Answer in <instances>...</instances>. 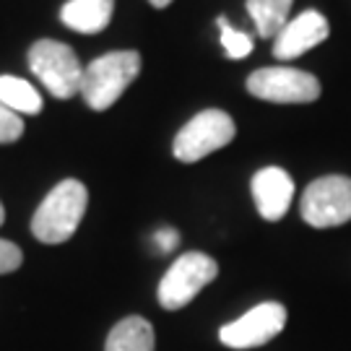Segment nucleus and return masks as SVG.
<instances>
[{"label": "nucleus", "instance_id": "3", "mask_svg": "<svg viewBox=\"0 0 351 351\" xmlns=\"http://www.w3.org/2000/svg\"><path fill=\"white\" fill-rule=\"evenodd\" d=\"M29 68L58 99H71L81 91L84 68L71 45L58 39H39L29 50Z\"/></svg>", "mask_w": 351, "mask_h": 351}, {"label": "nucleus", "instance_id": "5", "mask_svg": "<svg viewBox=\"0 0 351 351\" xmlns=\"http://www.w3.org/2000/svg\"><path fill=\"white\" fill-rule=\"evenodd\" d=\"M219 276V265L206 252H185L180 255L159 284V302L164 310H180L195 300Z\"/></svg>", "mask_w": 351, "mask_h": 351}, {"label": "nucleus", "instance_id": "8", "mask_svg": "<svg viewBox=\"0 0 351 351\" xmlns=\"http://www.w3.org/2000/svg\"><path fill=\"white\" fill-rule=\"evenodd\" d=\"M287 326V307L278 302H263L234 323L219 330V339L229 349H255L274 341Z\"/></svg>", "mask_w": 351, "mask_h": 351}, {"label": "nucleus", "instance_id": "17", "mask_svg": "<svg viewBox=\"0 0 351 351\" xmlns=\"http://www.w3.org/2000/svg\"><path fill=\"white\" fill-rule=\"evenodd\" d=\"M21 261H24V255L19 250V245H13L8 239H0V276L19 271Z\"/></svg>", "mask_w": 351, "mask_h": 351}, {"label": "nucleus", "instance_id": "9", "mask_svg": "<svg viewBox=\"0 0 351 351\" xmlns=\"http://www.w3.org/2000/svg\"><path fill=\"white\" fill-rule=\"evenodd\" d=\"M330 34L328 19L317 11H304L297 19H289V24L274 39V55L278 60H294L307 50L326 42Z\"/></svg>", "mask_w": 351, "mask_h": 351}, {"label": "nucleus", "instance_id": "11", "mask_svg": "<svg viewBox=\"0 0 351 351\" xmlns=\"http://www.w3.org/2000/svg\"><path fill=\"white\" fill-rule=\"evenodd\" d=\"M114 11V0H68L60 11V21L81 34H97L107 29Z\"/></svg>", "mask_w": 351, "mask_h": 351}, {"label": "nucleus", "instance_id": "18", "mask_svg": "<svg viewBox=\"0 0 351 351\" xmlns=\"http://www.w3.org/2000/svg\"><path fill=\"white\" fill-rule=\"evenodd\" d=\"M154 242H156V247L162 252H172L177 247V242H180V234H177V229H172V226H164V229H159L154 234Z\"/></svg>", "mask_w": 351, "mask_h": 351}, {"label": "nucleus", "instance_id": "19", "mask_svg": "<svg viewBox=\"0 0 351 351\" xmlns=\"http://www.w3.org/2000/svg\"><path fill=\"white\" fill-rule=\"evenodd\" d=\"M149 3L154 5V8H167V5L172 3V0H149Z\"/></svg>", "mask_w": 351, "mask_h": 351}, {"label": "nucleus", "instance_id": "7", "mask_svg": "<svg viewBox=\"0 0 351 351\" xmlns=\"http://www.w3.org/2000/svg\"><path fill=\"white\" fill-rule=\"evenodd\" d=\"M247 91L274 104H310L320 97V81L297 68H261L247 75Z\"/></svg>", "mask_w": 351, "mask_h": 351}, {"label": "nucleus", "instance_id": "12", "mask_svg": "<svg viewBox=\"0 0 351 351\" xmlns=\"http://www.w3.org/2000/svg\"><path fill=\"white\" fill-rule=\"evenodd\" d=\"M104 351H154V328L146 317L130 315L110 330Z\"/></svg>", "mask_w": 351, "mask_h": 351}, {"label": "nucleus", "instance_id": "2", "mask_svg": "<svg viewBox=\"0 0 351 351\" xmlns=\"http://www.w3.org/2000/svg\"><path fill=\"white\" fill-rule=\"evenodd\" d=\"M141 73V55L136 50L107 52L84 68L81 94L91 110H110Z\"/></svg>", "mask_w": 351, "mask_h": 351}, {"label": "nucleus", "instance_id": "1", "mask_svg": "<svg viewBox=\"0 0 351 351\" xmlns=\"http://www.w3.org/2000/svg\"><path fill=\"white\" fill-rule=\"evenodd\" d=\"M88 190L78 180H63L47 193L32 219V232L45 245H60L75 234L86 213Z\"/></svg>", "mask_w": 351, "mask_h": 351}, {"label": "nucleus", "instance_id": "10", "mask_svg": "<svg viewBox=\"0 0 351 351\" xmlns=\"http://www.w3.org/2000/svg\"><path fill=\"white\" fill-rule=\"evenodd\" d=\"M255 208L265 221L284 219L294 198V180L281 167H263L261 172L252 175L250 182Z\"/></svg>", "mask_w": 351, "mask_h": 351}, {"label": "nucleus", "instance_id": "6", "mask_svg": "<svg viewBox=\"0 0 351 351\" xmlns=\"http://www.w3.org/2000/svg\"><path fill=\"white\" fill-rule=\"evenodd\" d=\"M300 211L302 219L315 229H330L351 221V177H317L304 190Z\"/></svg>", "mask_w": 351, "mask_h": 351}, {"label": "nucleus", "instance_id": "4", "mask_svg": "<svg viewBox=\"0 0 351 351\" xmlns=\"http://www.w3.org/2000/svg\"><path fill=\"white\" fill-rule=\"evenodd\" d=\"M234 136H237V125L224 110H203L177 133L172 151L180 162L195 164L213 151L229 146Z\"/></svg>", "mask_w": 351, "mask_h": 351}, {"label": "nucleus", "instance_id": "16", "mask_svg": "<svg viewBox=\"0 0 351 351\" xmlns=\"http://www.w3.org/2000/svg\"><path fill=\"white\" fill-rule=\"evenodd\" d=\"M24 136V120L21 114L11 112L8 107L0 104V143H13Z\"/></svg>", "mask_w": 351, "mask_h": 351}, {"label": "nucleus", "instance_id": "20", "mask_svg": "<svg viewBox=\"0 0 351 351\" xmlns=\"http://www.w3.org/2000/svg\"><path fill=\"white\" fill-rule=\"evenodd\" d=\"M5 221V208H3V203H0V224Z\"/></svg>", "mask_w": 351, "mask_h": 351}, {"label": "nucleus", "instance_id": "14", "mask_svg": "<svg viewBox=\"0 0 351 351\" xmlns=\"http://www.w3.org/2000/svg\"><path fill=\"white\" fill-rule=\"evenodd\" d=\"M0 104L16 114L42 112V97L37 94V88L16 75H0Z\"/></svg>", "mask_w": 351, "mask_h": 351}, {"label": "nucleus", "instance_id": "15", "mask_svg": "<svg viewBox=\"0 0 351 351\" xmlns=\"http://www.w3.org/2000/svg\"><path fill=\"white\" fill-rule=\"evenodd\" d=\"M216 24H219V29H221V45H224V50H226V58H232V60H242V58H247V55H250L252 39L247 37L245 32L232 29L224 16H219V19H216Z\"/></svg>", "mask_w": 351, "mask_h": 351}, {"label": "nucleus", "instance_id": "13", "mask_svg": "<svg viewBox=\"0 0 351 351\" xmlns=\"http://www.w3.org/2000/svg\"><path fill=\"white\" fill-rule=\"evenodd\" d=\"M291 3L294 0H247V13H250L252 24L261 37H278V32L289 24Z\"/></svg>", "mask_w": 351, "mask_h": 351}]
</instances>
